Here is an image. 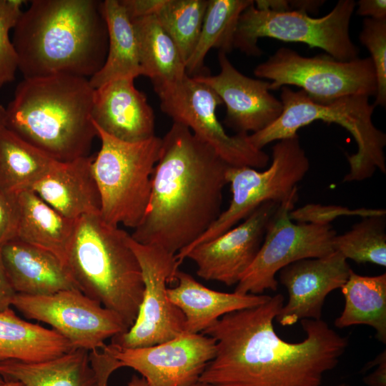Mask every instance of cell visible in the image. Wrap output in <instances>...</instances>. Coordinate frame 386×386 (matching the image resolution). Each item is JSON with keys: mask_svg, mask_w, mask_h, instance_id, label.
<instances>
[{"mask_svg": "<svg viewBox=\"0 0 386 386\" xmlns=\"http://www.w3.org/2000/svg\"><path fill=\"white\" fill-rule=\"evenodd\" d=\"M284 300L277 294L259 305L228 313L204 330L202 333L216 342V353L199 381L211 386H320L337 367L347 338L322 319H304V340H282L273 322Z\"/></svg>", "mask_w": 386, "mask_h": 386, "instance_id": "1", "label": "cell"}, {"mask_svg": "<svg viewBox=\"0 0 386 386\" xmlns=\"http://www.w3.org/2000/svg\"><path fill=\"white\" fill-rule=\"evenodd\" d=\"M230 166L187 127L174 122L162 138L149 202L131 237L176 255L220 215Z\"/></svg>", "mask_w": 386, "mask_h": 386, "instance_id": "2", "label": "cell"}, {"mask_svg": "<svg viewBox=\"0 0 386 386\" xmlns=\"http://www.w3.org/2000/svg\"><path fill=\"white\" fill-rule=\"evenodd\" d=\"M11 39L24 79L52 75L91 78L104 65L108 35L96 0H33Z\"/></svg>", "mask_w": 386, "mask_h": 386, "instance_id": "3", "label": "cell"}, {"mask_svg": "<svg viewBox=\"0 0 386 386\" xmlns=\"http://www.w3.org/2000/svg\"><path fill=\"white\" fill-rule=\"evenodd\" d=\"M89 79L52 75L24 79L6 108V127L53 159L88 156L97 132Z\"/></svg>", "mask_w": 386, "mask_h": 386, "instance_id": "4", "label": "cell"}, {"mask_svg": "<svg viewBox=\"0 0 386 386\" xmlns=\"http://www.w3.org/2000/svg\"><path fill=\"white\" fill-rule=\"evenodd\" d=\"M129 236L100 214L84 215L76 220L65 261L79 290L117 313L128 330L137 318L144 288Z\"/></svg>", "mask_w": 386, "mask_h": 386, "instance_id": "5", "label": "cell"}, {"mask_svg": "<svg viewBox=\"0 0 386 386\" xmlns=\"http://www.w3.org/2000/svg\"><path fill=\"white\" fill-rule=\"evenodd\" d=\"M280 89L282 112L270 125L249 134L254 147L262 149L273 141L297 135L301 127L315 120H322L340 125L357 143V152L347 157L350 170L344 182L363 181L371 177L377 169L386 173V135L372 122L375 106L370 103L368 96L350 95L320 104L312 101L302 89L294 91L287 86Z\"/></svg>", "mask_w": 386, "mask_h": 386, "instance_id": "6", "label": "cell"}, {"mask_svg": "<svg viewBox=\"0 0 386 386\" xmlns=\"http://www.w3.org/2000/svg\"><path fill=\"white\" fill-rule=\"evenodd\" d=\"M93 122V121H92ZM101 148L92 172L101 199L100 215L108 224L135 229L147 211L162 138L137 142L117 139L94 124Z\"/></svg>", "mask_w": 386, "mask_h": 386, "instance_id": "7", "label": "cell"}, {"mask_svg": "<svg viewBox=\"0 0 386 386\" xmlns=\"http://www.w3.org/2000/svg\"><path fill=\"white\" fill-rule=\"evenodd\" d=\"M310 168L309 159L301 147L299 137L278 140L272 147V162L268 169L258 171L249 167H229L227 179L232 199L212 226L197 240L179 252V264L194 247L213 239L246 219L267 202L284 204L297 199V184Z\"/></svg>", "mask_w": 386, "mask_h": 386, "instance_id": "8", "label": "cell"}, {"mask_svg": "<svg viewBox=\"0 0 386 386\" xmlns=\"http://www.w3.org/2000/svg\"><path fill=\"white\" fill-rule=\"evenodd\" d=\"M355 6L352 0H340L325 16L312 18L300 11L259 9L253 2L239 18L233 46L247 55L260 56L258 39L269 37L304 43L323 49L337 60L351 61L358 58L359 53L349 31Z\"/></svg>", "mask_w": 386, "mask_h": 386, "instance_id": "9", "label": "cell"}, {"mask_svg": "<svg viewBox=\"0 0 386 386\" xmlns=\"http://www.w3.org/2000/svg\"><path fill=\"white\" fill-rule=\"evenodd\" d=\"M254 74L271 80L269 90L296 86L320 104L350 95L370 97L377 92L370 57L342 61L327 54L305 57L290 48L281 47L257 65Z\"/></svg>", "mask_w": 386, "mask_h": 386, "instance_id": "10", "label": "cell"}, {"mask_svg": "<svg viewBox=\"0 0 386 386\" xmlns=\"http://www.w3.org/2000/svg\"><path fill=\"white\" fill-rule=\"evenodd\" d=\"M154 89L162 112L174 122L189 128L228 165L254 169L267 165L268 154L252 144L249 134L226 133L216 114L222 102L207 85L186 74L177 81Z\"/></svg>", "mask_w": 386, "mask_h": 386, "instance_id": "11", "label": "cell"}, {"mask_svg": "<svg viewBox=\"0 0 386 386\" xmlns=\"http://www.w3.org/2000/svg\"><path fill=\"white\" fill-rule=\"evenodd\" d=\"M297 200L281 204L268 223L259 250L234 292L261 295L276 291L275 276L284 267L296 261L325 257L334 252L337 235L329 223L300 222L290 217Z\"/></svg>", "mask_w": 386, "mask_h": 386, "instance_id": "12", "label": "cell"}, {"mask_svg": "<svg viewBox=\"0 0 386 386\" xmlns=\"http://www.w3.org/2000/svg\"><path fill=\"white\" fill-rule=\"evenodd\" d=\"M127 242L139 262L144 293L137 318L125 332L112 338V344L123 348L152 346L184 332V316L169 300L167 284L174 281L179 266L164 249L140 244L129 234Z\"/></svg>", "mask_w": 386, "mask_h": 386, "instance_id": "13", "label": "cell"}, {"mask_svg": "<svg viewBox=\"0 0 386 386\" xmlns=\"http://www.w3.org/2000/svg\"><path fill=\"white\" fill-rule=\"evenodd\" d=\"M11 306L25 317L44 322L74 348L102 350L107 339L128 330L122 318L79 290L49 295L16 293Z\"/></svg>", "mask_w": 386, "mask_h": 386, "instance_id": "14", "label": "cell"}, {"mask_svg": "<svg viewBox=\"0 0 386 386\" xmlns=\"http://www.w3.org/2000/svg\"><path fill=\"white\" fill-rule=\"evenodd\" d=\"M107 348L122 367L141 375L148 386H189L199 381L216 353L215 340L202 333H187L167 342L138 348L110 343Z\"/></svg>", "mask_w": 386, "mask_h": 386, "instance_id": "15", "label": "cell"}, {"mask_svg": "<svg viewBox=\"0 0 386 386\" xmlns=\"http://www.w3.org/2000/svg\"><path fill=\"white\" fill-rule=\"evenodd\" d=\"M280 204L267 202L238 226L199 244L184 256L197 266V274L227 286L237 284L254 260L271 218Z\"/></svg>", "mask_w": 386, "mask_h": 386, "instance_id": "16", "label": "cell"}, {"mask_svg": "<svg viewBox=\"0 0 386 386\" xmlns=\"http://www.w3.org/2000/svg\"><path fill=\"white\" fill-rule=\"evenodd\" d=\"M351 270L347 259L337 251L284 267L279 272V280L289 297L275 320L282 326H291L304 319L320 320L326 297L344 285Z\"/></svg>", "mask_w": 386, "mask_h": 386, "instance_id": "17", "label": "cell"}, {"mask_svg": "<svg viewBox=\"0 0 386 386\" xmlns=\"http://www.w3.org/2000/svg\"><path fill=\"white\" fill-rule=\"evenodd\" d=\"M218 60V74L193 77L210 87L225 104V124L237 133L253 134L273 123L282 112V104L269 92V82L242 74L224 52L219 51Z\"/></svg>", "mask_w": 386, "mask_h": 386, "instance_id": "18", "label": "cell"}, {"mask_svg": "<svg viewBox=\"0 0 386 386\" xmlns=\"http://www.w3.org/2000/svg\"><path fill=\"white\" fill-rule=\"evenodd\" d=\"M134 79L109 81L94 89L91 119L108 134L122 141L137 142L154 134V114Z\"/></svg>", "mask_w": 386, "mask_h": 386, "instance_id": "19", "label": "cell"}, {"mask_svg": "<svg viewBox=\"0 0 386 386\" xmlns=\"http://www.w3.org/2000/svg\"><path fill=\"white\" fill-rule=\"evenodd\" d=\"M93 159L85 156L56 162L31 190L67 218L76 220L84 215L100 214L101 199L92 172Z\"/></svg>", "mask_w": 386, "mask_h": 386, "instance_id": "20", "label": "cell"}, {"mask_svg": "<svg viewBox=\"0 0 386 386\" xmlns=\"http://www.w3.org/2000/svg\"><path fill=\"white\" fill-rule=\"evenodd\" d=\"M0 257L16 293L39 296L79 290L64 263L44 249L15 239L1 247Z\"/></svg>", "mask_w": 386, "mask_h": 386, "instance_id": "21", "label": "cell"}, {"mask_svg": "<svg viewBox=\"0 0 386 386\" xmlns=\"http://www.w3.org/2000/svg\"><path fill=\"white\" fill-rule=\"evenodd\" d=\"M175 287L167 288L169 300L184 316V332L202 333L221 317L267 302L270 296L222 292L209 289L189 274L177 270Z\"/></svg>", "mask_w": 386, "mask_h": 386, "instance_id": "22", "label": "cell"}, {"mask_svg": "<svg viewBox=\"0 0 386 386\" xmlns=\"http://www.w3.org/2000/svg\"><path fill=\"white\" fill-rule=\"evenodd\" d=\"M18 202L16 239L49 251L65 265L77 219L64 217L31 189L18 193Z\"/></svg>", "mask_w": 386, "mask_h": 386, "instance_id": "23", "label": "cell"}, {"mask_svg": "<svg viewBox=\"0 0 386 386\" xmlns=\"http://www.w3.org/2000/svg\"><path fill=\"white\" fill-rule=\"evenodd\" d=\"M73 345L52 329L19 317L10 308L0 311V362H39L61 356Z\"/></svg>", "mask_w": 386, "mask_h": 386, "instance_id": "24", "label": "cell"}, {"mask_svg": "<svg viewBox=\"0 0 386 386\" xmlns=\"http://www.w3.org/2000/svg\"><path fill=\"white\" fill-rule=\"evenodd\" d=\"M102 9L107 29L108 49L104 65L89 79L94 89L115 79L142 75L134 24L121 1L104 0Z\"/></svg>", "mask_w": 386, "mask_h": 386, "instance_id": "25", "label": "cell"}, {"mask_svg": "<svg viewBox=\"0 0 386 386\" xmlns=\"http://www.w3.org/2000/svg\"><path fill=\"white\" fill-rule=\"evenodd\" d=\"M0 375L6 382H19L24 386H96L89 352L79 348L43 362H2Z\"/></svg>", "mask_w": 386, "mask_h": 386, "instance_id": "26", "label": "cell"}, {"mask_svg": "<svg viewBox=\"0 0 386 386\" xmlns=\"http://www.w3.org/2000/svg\"><path fill=\"white\" fill-rule=\"evenodd\" d=\"M345 298L341 315L335 325L345 328L365 325L372 327L375 337L386 343V274L362 276L351 270L340 288Z\"/></svg>", "mask_w": 386, "mask_h": 386, "instance_id": "27", "label": "cell"}, {"mask_svg": "<svg viewBox=\"0 0 386 386\" xmlns=\"http://www.w3.org/2000/svg\"><path fill=\"white\" fill-rule=\"evenodd\" d=\"M132 21L138 41L142 75L151 79L154 87L182 79L187 74L185 64L174 42L155 15L133 19Z\"/></svg>", "mask_w": 386, "mask_h": 386, "instance_id": "28", "label": "cell"}, {"mask_svg": "<svg viewBox=\"0 0 386 386\" xmlns=\"http://www.w3.org/2000/svg\"><path fill=\"white\" fill-rule=\"evenodd\" d=\"M56 162L6 127L0 132V186L6 190L31 189Z\"/></svg>", "mask_w": 386, "mask_h": 386, "instance_id": "29", "label": "cell"}, {"mask_svg": "<svg viewBox=\"0 0 386 386\" xmlns=\"http://www.w3.org/2000/svg\"><path fill=\"white\" fill-rule=\"evenodd\" d=\"M253 2L251 0L208 1L198 41L185 64L187 75H199L204 67V59L212 48L226 54L232 50L239 18Z\"/></svg>", "mask_w": 386, "mask_h": 386, "instance_id": "30", "label": "cell"}, {"mask_svg": "<svg viewBox=\"0 0 386 386\" xmlns=\"http://www.w3.org/2000/svg\"><path fill=\"white\" fill-rule=\"evenodd\" d=\"M385 211L365 217L353 225L350 230L336 235L333 239L334 251L347 260L357 263H372L386 266Z\"/></svg>", "mask_w": 386, "mask_h": 386, "instance_id": "31", "label": "cell"}, {"mask_svg": "<svg viewBox=\"0 0 386 386\" xmlns=\"http://www.w3.org/2000/svg\"><path fill=\"white\" fill-rule=\"evenodd\" d=\"M208 1L165 0L155 14L177 46L184 64L198 41Z\"/></svg>", "mask_w": 386, "mask_h": 386, "instance_id": "32", "label": "cell"}, {"mask_svg": "<svg viewBox=\"0 0 386 386\" xmlns=\"http://www.w3.org/2000/svg\"><path fill=\"white\" fill-rule=\"evenodd\" d=\"M370 53L375 68L377 92L373 105H386V19L366 18L359 36Z\"/></svg>", "mask_w": 386, "mask_h": 386, "instance_id": "33", "label": "cell"}, {"mask_svg": "<svg viewBox=\"0 0 386 386\" xmlns=\"http://www.w3.org/2000/svg\"><path fill=\"white\" fill-rule=\"evenodd\" d=\"M24 1L0 0V89L14 80L19 70L16 51L9 38L21 13Z\"/></svg>", "mask_w": 386, "mask_h": 386, "instance_id": "34", "label": "cell"}, {"mask_svg": "<svg viewBox=\"0 0 386 386\" xmlns=\"http://www.w3.org/2000/svg\"><path fill=\"white\" fill-rule=\"evenodd\" d=\"M19 218L18 194L0 186V249L16 238Z\"/></svg>", "mask_w": 386, "mask_h": 386, "instance_id": "35", "label": "cell"}, {"mask_svg": "<svg viewBox=\"0 0 386 386\" xmlns=\"http://www.w3.org/2000/svg\"><path fill=\"white\" fill-rule=\"evenodd\" d=\"M89 359L96 375V386H107L112 373L122 367L121 362L106 350L90 352Z\"/></svg>", "mask_w": 386, "mask_h": 386, "instance_id": "36", "label": "cell"}, {"mask_svg": "<svg viewBox=\"0 0 386 386\" xmlns=\"http://www.w3.org/2000/svg\"><path fill=\"white\" fill-rule=\"evenodd\" d=\"M131 19L155 15L165 0H120Z\"/></svg>", "mask_w": 386, "mask_h": 386, "instance_id": "37", "label": "cell"}, {"mask_svg": "<svg viewBox=\"0 0 386 386\" xmlns=\"http://www.w3.org/2000/svg\"><path fill=\"white\" fill-rule=\"evenodd\" d=\"M357 14L374 19H386L385 0H360L357 3Z\"/></svg>", "mask_w": 386, "mask_h": 386, "instance_id": "38", "label": "cell"}, {"mask_svg": "<svg viewBox=\"0 0 386 386\" xmlns=\"http://www.w3.org/2000/svg\"><path fill=\"white\" fill-rule=\"evenodd\" d=\"M16 292L12 288L0 257V311L9 309Z\"/></svg>", "mask_w": 386, "mask_h": 386, "instance_id": "39", "label": "cell"}, {"mask_svg": "<svg viewBox=\"0 0 386 386\" xmlns=\"http://www.w3.org/2000/svg\"><path fill=\"white\" fill-rule=\"evenodd\" d=\"M367 386H386V360L375 367L373 372L363 378Z\"/></svg>", "mask_w": 386, "mask_h": 386, "instance_id": "40", "label": "cell"}, {"mask_svg": "<svg viewBox=\"0 0 386 386\" xmlns=\"http://www.w3.org/2000/svg\"><path fill=\"white\" fill-rule=\"evenodd\" d=\"M324 1L296 0L288 1L290 11H300L307 13L318 10Z\"/></svg>", "mask_w": 386, "mask_h": 386, "instance_id": "41", "label": "cell"}, {"mask_svg": "<svg viewBox=\"0 0 386 386\" xmlns=\"http://www.w3.org/2000/svg\"><path fill=\"white\" fill-rule=\"evenodd\" d=\"M125 386H148V385L145 380L142 377L133 375L131 380L128 382V383ZM189 386H211V385L198 381L196 383H194Z\"/></svg>", "mask_w": 386, "mask_h": 386, "instance_id": "42", "label": "cell"}, {"mask_svg": "<svg viewBox=\"0 0 386 386\" xmlns=\"http://www.w3.org/2000/svg\"><path fill=\"white\" fill-rule=\"evenodd\" d=\"M384 360H386V350H384L378 355H377L375 358H374L372 361L366 364L363 368V371H367L371 369L372 367H376Z\"/></svg>", "mask_w": 386, "mask_h": 386, "instance_id": "43", "label": "cell"}, {"mask_svg": "<svg viewBox=\"0 0 386 386\" xmlns=\"http://www.w3.org/2000/svg\"><path fill=\"white\" fill-rule=\"evenodd\" d=\"M6 127V108L0 104V132Z\"/></svg>", "mask_w": 386, "mask_h": 386, "instance_id": "44", "label": "cell"}, {"mask_svg": "<svg viewBox=\"0 0 386 386\" xmlns=\"http://www.w3.org/2000/svg\"><path fill=\"white\" fill-rule=\"evenodd\" d=\"M0 386H24L21 382H14V381H9V382H4L2 384H0Z\"/></svg>", "mask_w": 386, "mask_h": 386, "instance_id": "45", "label": "cell"}, {"mask_svg": "<svg viewBox=\"0 0 386 386\" xmlns=\"http://www.w3.org/2000/svg\"><path fill=\"white\" fill-rule=\"evenodd\" d=\"M335 386H351L349 384H347V383H340V384H338Z\"/></svg>", "mask_w": 386, "mask_h": 386, "instance_id": "46", "label": "cell"}, {"mask_svg": "<svg viewBox=\"0 0 386 386\" xmlns=\"http://www.w3.org/2000/svg\"><path fill=\"white\" fill-rule=\"evenodd\" d=\"M5 381L4 380L3 377H1V375H0V384H2L4 383Z\"/></svg>", "mask_w": 386, "mask_h": 386, "instance_id": "47", "label": "cell"}]
</instances>
